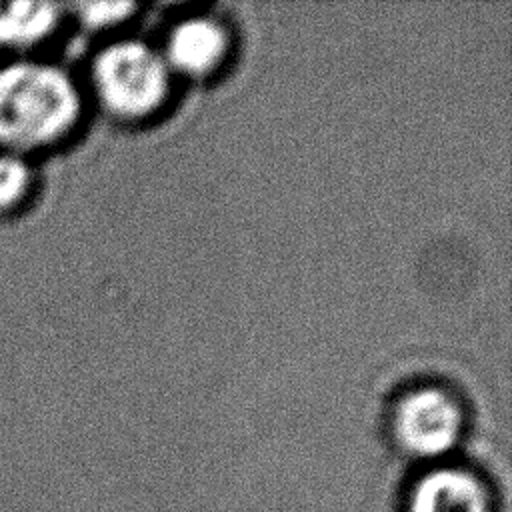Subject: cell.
I'll list each match as a JSON object with an SVG mask.
<instances>
[{
    "mask_svg": "<svg viewBox=\"0 0 512 512\" xmlns=\"http://www.w3.org/2000/svg\"><path fill=\"white\" fill-rule=\"evenodd\" d=\"M78 114L76 84L60 66L26 56L0 64V150H44L70 132Z\"/></svg>",
    "mask_w": 512,
    "mask_h": 512,
    "instance_id": "obj_1",
    "label": "cell"
},
{
    "mask_svg": "<svg viewBox=\"0 0 512 512\" xmlns=\"http://www.w3.org/2000/svg\"><path fill=\"white\" fill-rule=\"evenodd\" d=\"M94 86L112 112L146 114L166 92V66L146 44H112L94 62Z\"/></svg>",
    "mask_w": 512,
    "mask_h": 512,
    "instance_id": "obj_2",
    "label": "cell"
},
{
    "mask_svg": "<svg viewBox=\"0 0 512 512\" xmlns=\"http://www.w3.org/2000/svg\"><path fill=\"white\" fill-rule=\"evenodd\" d=\"M396 434L408 452L422 458L440 456L460 434V412L446 394L418 390L398 406Z\"/></svg>",
    "mask_w": 512,
    "mask_h": 512,
    "instance_id": "obj_3",
    "label": "cell"
},
{
    "mask_svg": "<svg viewBox=\"0 0 512 512\" xmlns=\"http://www.w3.org/2000/svg\"><path fill=\"white\" fill-rule=\"evenodd\" d=\"M408 512H486V498L474 476L440 468L418 482Z\"/></svg>",
    "mask_w": 512,
    "mask_h": 512,
    "instance_id": "obj_4",
    "label": "cell"
},
{
    "mask_svg": "<svg viewBox=\"0 0 512 512\" xmlns=\"http://www.w3.org/2000/svg\"><path fill=\"white\" fill-rule=\"evenodd\" d=\"M60 22L52 2H0V50L26 52L42 44Z\"/></svg>",
    "mask_w": 512,
    "mask_h": 512,
    "instance_id": "obj_5",
    "label": "cell"
},
{
    "mask_svg": "<svg viewBox=\"0 0 512 512\" xmlns=\"http://www.w3.org/2000/svg\"><path fill=\"white\" fill-rule=\"evenodd\" d=\"M224 52L222 30L204 18L178 24L168 40V58L182 72L200 74L210 70Z\"/></svg>",
    "mask_w": 512,
    "mask_h": 512,
    "instance_id": "obj_6",
    "label": "cell"
},
{
    "mask_svg": "<svg viewBox=\"0 0 512 512\" xmlns=\"http://www.w3.org/2000/svg\"><path fill=\"white\" fill-rule=\"evenodd\" d=\"M34 172L28 156L0 150V216L16 212L30 196Z\"/></svg>",
    "mask_w": 512,
    "mask_h": 512,
    "instance_id": "obj_7",
    "label": "cell"
},
{
    "mask_svg": "<svg viewBox=\"0 0 512 512\" xmlns=\"http://www.w3.org/2000/svg\"><path fill=\"white\" fill-rule=\"evenodd\" d=\"M132 8L128 2H82L76 6V14L88 28H104L126 18Z\"/></svg>",
    "mask_w": 512,
    "mask_h": 512,
    "instance_id": "obj_8",
    "label": "cell"
}]
</instances>
